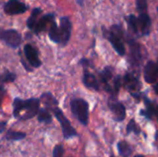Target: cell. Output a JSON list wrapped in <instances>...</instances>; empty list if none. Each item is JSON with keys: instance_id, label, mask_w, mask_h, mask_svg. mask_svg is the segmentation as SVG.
Masks as SVG:
<instances>
[{"instance_id": "cell-17", "label": "cell", "mask_w": 158, "mask_h": 157, "mask_svg": "<svg viewBox=\"0 0 158 157\" xmlns=\"http://www.w3.org/2000/svg\"><path fill=\"white\" fill-rule=\"evenodd\" d=\"M143 100L145 102V105H146V109H142L141 110V115L143 117H144L147 119H152L153 116L155 115V106L153 105V103L151 101H149L146 97H143Z\"/></svg>"}, {"instance_id": "cell-29", "label": "cell", "mask_w": 158, "mask_h": 157, "mask_svg": "<svg viewBox=\"0 0 158 157\" xmlns=\"http://www.w3.org/2000/svg\"><path fill=\"white\" fill-rule=\"evenodd\" d=\"M5 94H6V90H5V88H4L2 85H0V105H1V104H2V101H3V99H4Z\"/></svg>"}, {"instance_id": "cell-18", "label": "cell", "mask_w": 158, "mask_h": 157, "mask_svg": "<svg viewBox=\"0 0 158 157\" xmlns=\"http://www.w3.org/2000/svg\"><path fill=\"white\" fill-rule=\"evenodd\" d=\"M118 150L122 157H129L132 153L131 145L126 141H120L118 143Z\"/></svg>"}, {"instance_id": "cell-19", "label": "cell", "mask_w": 158, "mask_h": 157, "mask_svg": "<svg viewBox=\"0 0 158 157\" xmlns=\"http://www.w3.org/2000/svg\"><path fill=\"white\" fill-rule=\"evenodd\" d=\"M42 12V9L39 8V7H36L32 10L30 18L28 19V21H27V27L31 30H33L34 27H35V24H36V20H37V18L38 16L40 15V13Z\"/></svg>"}, {"instance_id": "cell-36", "label": "cell", "mask_w": 158, "mask_h": 157, "mask_svg": "<svg viewBox=\"0 0 158 157\" xmlns=\"http://www.w3.org/2000/svg\"><path fill=\"white\" fill-rule=\"evenodd\" d=\"M110 157H114V156H113V155H111V156H110Z\"/></svg>"}, {"instance_id": "cell-28", "label": "cell", "mask_w": 158, "mask_h": 157, "mask_svg": "<svg viewBox=\"0 0 158 157\" xmlns=\"http://www.w3.org/2000/svg\"><path fill=\"white\" fill-rule=\"evenodd\" d=\"M64 154V149L62 145H56L55 149L53 150V156L54 157H62Z\"/></svg>"}, {"instance_id": "cell-26", "label": "cell", "mask_w": 158, "mask_h": 157, "mask_svg": "<svg viewBox=\"0 0 158 157\" xmlns=\"http://www.w3.org/2000/svg\"><path fill=\"white\" fill-rule=\"evenodd\" d=\"M16 79V75L9 71H5L4 74L0 75V81L2 82H11Z\"/></svg>"}, {"instance_id": "cell-24", "label": "cell", "mask_w": 158, "mask_h": 157, "mask_svg": "<svg viewBox=\"0 0 158 157\" xmlns=\"http://www.w3.org/2000/svg\"><path fill=\"white\" fill-rule=\"evenodd\" d=\"M127 134H130V133H135L137 135H139L141 133V128L139 127V125L135 122V120L132 118L130 120V122L128 123V126H127Z\"/></svg>"}, {"instance_id": "cell-25", "label": "cell", "mask_w": 158, "mask_h": 157, "mask_svg": "<svg viewBox=\"0 0 158 157\" xmlns=\"http://www.w3.org/2000/svg\"><path fill=\"white\" fill-rule=\"evenodd\" d=\"M26 136L25 133L23 132H18V131H7L6 133V139L11 140V141H19L21 139H24Z\"/></svg>"}, {"instance_id": "cell-5", "label": "cell", "mask_w": 158, "mask_h": 157, "mask_svg": "<svg viewBox=\"0 0 158 157\" xmlns=\"http://www.w3.org/2000/svg\"><path fill=\"white\" fill-rule=\"evenodd\" d=\"M0 40L4 41L8 46L16 48L21 43V36L15 30L0 29Z\"/></svg>"}, {"instance_id": "cell-6", "label": "cell", "mask_w": 158, "mask_h": 157, "mask_svg": "<svg viewBox=\"0 0 158 157\" xmlns=\"http://www.w3.org/2000/svg\"><path fill=\"white\" fill-rule=\"evenodd\" d=\"M71 30L72 25L69 18L63 17L60 19V27H58V32H59V39H60V44L63 46L66 45L70 38L71 35Z\"/></svg>"}, {"instance_id": "cell-15", "label": "cell", "mask_w": 158, "mask_h": 157, "mask_svg": "<svg viewBox=\"0 0 158 157\" xmlns=\"http://www.w3.org/2000/svg\"><path fill=\"white\" fill-rule=\"evenodd\" d=\"M83 83L87 88L98 91L99 90V82L96 79V77L92 74L91 72H89L88 70H84L83 73V78H82Z\"/></svg>"}, {"instance_id": "cell-21", "label": "cell", "mask_w": 158, "mask_h": 157, "mask_svg": "<svg viewBox=\"0 0 158 157\" xmlns=\"http://www.w3.org/2000/svg\"><path fill=\"white\" fill-rule=\"evenodd\" d=\"M42 100L44 103V105L51 108L52 110L57 106V101L56 100V98L51 94V93H44L42 95Z\"/></svg>"}, {"instance_id": "cell-20", "label": "cell", "mask_w": 158, "mask_h": 157, "mask_svg": "<svg viewBox=\"0 0 158 157\" xmlns=\"http://www.w3.org/2000/svg\"><path fill=\"white\" fill-rule=\"evenodd\" d=\"M49 37H50V39L54 43H60L58 27H57L56 23L55 22V20H53L51 22V27H50V31H49Z\"/></svg>"}, {"instance_id": "cell-34", "label": "cell", "mask_w": 158, "mask_h": 157, "mask_svg": "<svg viewBox=\"0 0 158 157\" xmlns=\"http://www.w3.org/2000/svg\"><path fill=\"white\" fill-rule=\"evenodd\" d=\"M133 157H145V156H143V155H135V156H133Z\"/></svg>"}, {"instance_id": "cell-16", "label": "cell", "mask_w": 158, "mask_h": 157, "mask_svg": "<svg viewBox=\"0 0 158 157\" xmlns=\"http://www.w3.org/2000/svg\"><path fill=\"white\" fill-rule=\"evenodd\" d=\"M54 17H55V15L53 13H49V14L44 15L41 19H39L38 22H36L35 27L33 29L34 30V32L35 33H39V32L43 31L45 29L47 23L52 22L54 20Z\"/></svg>"}, {"instance_id": "cell-10", "label": "cell", "mask_w": 158, "mask_h": 157, "mask_svg": "<svg viewBox=\"0 0 158 157\" xmlns=\"http://www.w3.org/2000/svg\"><path fill=\"white\" fill-rule=\"evenodd\" d=\"M27 6L18 0H9L4 6V11L7 15L22 14L27 10Z\"/></svg>"}, {"instance_id": "cell-27", "label": "cell", "mask_w": 158, "mask_h": 157, "mask_svg": "<svg viewBox=\"0 0 158 157\" xmlns=\"http://www.w3.org/2000/svg\"><path fill=\"white\" fill-rule=\"evenodd\" d=\"M147 1L148 0H136V7L141 13H143L146 10Z\"/></svg>"}, {"instance_id": "cell-33", "label": "cell", "mask_w": 158, "mask_h": 157, "mask_svg": "<svg viewBox=\"0 0 158 157\" xmlns=\"http://www.w3.org/2000/svg\"><path fill=\"white\" fill-rule=\"evenodd\" d=\"M154 89H155V92H156V93L158 94V82L156 84V85H155V86H154Z\"/></svg>"}, {"instance_id": "cell-7", "label": "cell", "mask_w": 158, "mask_h": 157, "mask_svg": "<svg viewBox=\"0 0 158 157\" xmlns=\"http://www.w3.org/2000/svg\"><path fill=\"white\" fill-rule=\"evenodd\" d=\"M108 107L112 111L115 120L120 122L125 119L126 108H125L124 105L122 103L118 102V100H116L114 98V96L110 97V99L108 100Z\"/></svg>"}, {"instance_id": "cell-32", "label": "cell", "mask_w": 158, "mask_h": 157, "mask_svg": "<svg viewBox=\"0 0 158 157\" xmlns=\"http://www.w3.org/2000/svg\"><path fill=\"white\" fill-rule=\"evenodd\" d=\"M155 115L156 116V118H157L158 119V105L155 107Z\"/></svg>"}, {"instance_id": "cell-1", "label": "cell", "mask_w": 158, "mask_h": 157, "mask_svg": "<svg viewBox=\"0 0 158 157\" xmlns=\"http://www.w3.org/2000/svg\"><path fill=\"white\" fill-rule=\"evenodd\" d=\"M40 100L36 98L22 100L16 98L13 103V116L19 120H27L35 117L39 112Z\"/></svg>"}, {"instance_id": "cell-14", "label": "cell", "mask_w": 158, "mask_h": 157, "mask_svg": "<svg viewBox=\"0 0 158 157\" xmlns=\"http://www.w3.org/2000/svg\"><path fill=\"white\" fill-rule=\"evenodd\" d=\"M114 68L112 67H106L99 74L100 81L104 84L105 90L110 93V84L109 81L114 78Z\"/></svg>"}, {"instance_id": "cell-13", "label": "cell", "mask_w": 158, "mask_h": 157, "mask_svg": "<svg viewBox=\"0 0 158 157\" xmlns=\"http://www.w3.org/2000/svg\"><path fill=\"white\" fill-rule=\"evenodd\" d=\"M24 54L25 56L28 60V62L30 63V65L33 68H39L41 66V60L38 56L37 51L36 49L31 45V44H26L24 46Z\"/></svg>"}, {"instance_id": "cell-22", "label": "cell", "mask_w": 158, "mask_h": 157, "mask_svg": "<svg viewBox=\"0 0 158 157\" xmlns=\"http://www.w3.org/2000/svg\"><path fill=\"white\" fill-rule=\"evenodd\" d=\"M37 119L39 122L50 124L52 122V116L46 109H40L37 114Z\"/></svg>"}, {"instance_id": "cell-3", "label": "cell", "mask_w": 158, "mask_h": 157, "mask_svg": "<svg viewBox=\"0 0 158 157\" xmlns=\"http://www.w3.org/2000/svg\"><path fill=\"white\" fill-rule=\"evenodd\" d=\"M72 114L84 126L88 125L89 121V105L83 99H73L70 102Z\"/></svg>"}, {"instance_id": "cell-8", "label": "cell", "mask_w": 158, "mask_h": 157, "mask_svg": "<svg viewBox=\"0 0 158 157\" xmlns=\"http://www.w3.org/2000/svg\"><path fill=\"white\" fill-rule=\"evenodd\" d=\"M122 83H123L124 87L131 93V95L139 93L140 89H141V83L136 75H134L131 72H127L123 78Z\"/></svg>"}, {"instance_id": "cell-11", "label": "cell", "mask_w": 158, "mask_h": 157, "mask_svg": "<svg viewBox=\"0 0 158 157\" xmlns=\"http://www.w3.org/2000/svg\"><path fill=\"white\" fill-rule=\"evenodd\" d=\"M143 76L147 83L153 84L156 82L158 79V64L155 63L154 61H148L144 66Z\"/></svg>"}, {"instance_id": "cell-9", "label": "cell", "mask_w": 158, "mask_h": 157, "mask_svg": "<svg viewBox=\"0 0 158 157\" xmlns=\"http://www.w3.org/2000/svg\"><path fill=\"white\" fill-rule=\"evenodd\" d=\"M128 43L130 44V49H131V54H130L131 63L132 66L139 67L142 62V59H143L141 46L136 41H134L132 39H130L128 41Z\"/></svg>"}, {"instance_id": "cell-2", "label": "cell", "mask_w": 158, "mask_h": 157, "mask_svg": "<svg viewBox=\"0 0 158 157\" xmlns=\"http://www.w3.org/2000/svg\"><path fill=\"white\" fill-rule=\"evenodd\" d=\"M106 37L108 39V41L112 44L115 51L120 56H123L126 54V48H125V45L122 41L123 31L119 26H118V25L112 26L110 31H106Z\"/></svg>"}, {"instance_id": "cell-23", "label": "cell", "mask_w": 158, "mask_h": 157, "mask_svg": "<svg viewBox=\"0 0 158 157\" xmlns=\"http://www.w3.org/2000/svg\"><path fill=\"white\" fill-rule=\"evenodd\" d=\"M127 23L129 25V28L135 33V34H139V27H138V20L137 18L134 15H130L126 18Z\"/></svg>"}, {"instance_id": "cell-31", "label": "cell", "mask_w": 158, "mask_h": 157, "mask_svg": "<svg viewBox=\"0 0 158 157\" xmlns=\"http://www.w3.org/2000/svg\"><path fill=\"white\" fill-rule=\"evenodd\" d=\"M6 125V122H0V133L5 130Z\"/></svg>"}, {"instance_id": "cell-12", "label": "cell", "mask_w": 158, "mask_h": 157, "mask_svg": "<svg viewBox=\"0 0 158 157\" xmlns=\"http://www.w3.org/2000/svg\"><path fill=\"white\" fill-rule=\"evenodd\" d=\"M138 20V27H139V31L143 35H149L151 32V27H152V21L150 16L143 12L141 13L140 16L137 18Z\"/></svg>"}, {"instance_id": "cell-4", "label": "cell", "mask_w": 158, "mask_h": 157, "mask_svg": "<svg viewBox=\"0 0 158 157\" xmlns=\"http://www.w3.org/2000/svg\"><path fill=\"white\" fill-rule=\"evenodd\" d=\"M54 115L56 116V118H57V120L59 121L61 128H62V131H63V135L65 139H70L73 138L75 136H77V132L76 130L72 128L70 122L69 121V119L64 116L63 112L61 111L60 108H58L57 106L55 107L53 110Z\"/></svg>"}, {"instance_id": "cell-30", "label": "cell", "mask_w": 158, "mask_h": 157, "mask_svg": "<svg viewBox=\"0 0 158 157\" xmlns=\"http://www.w3.org/2000/svg\"><path fill=\"white\" fill-rule=\"evenodd\" d=\"M81 64L84 68H87V67L89 66V64H90V61H89L88 59H86V58H82V59L81 60Z\"/></svg>"}, {"instance_id": "cell-35", "label": "cell", "mask_w": 158, "mask_h": 157, "mask_svg": "<svg viewBox=\"0 0 158 157\" xmlns=\"http://www.w3.org/2000/svg\"><path fill=\"white\" fill-rule=\"evenodd\" d=\"M156 10H157V13H158V6H157V8H156Z\"/></svg>"}]
</instances>
